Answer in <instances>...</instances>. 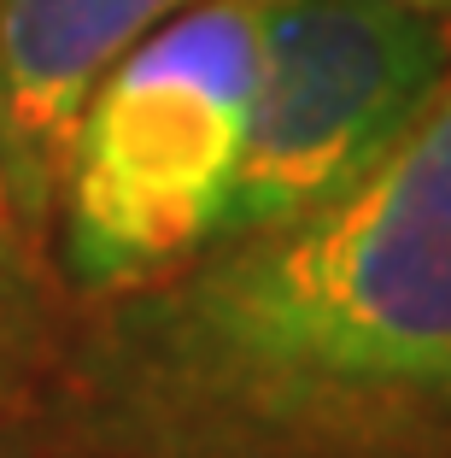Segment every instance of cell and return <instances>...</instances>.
I'll list each match as a JSON object with an SVG mask.
<instances>
[{
	"label": "cell",
	"instance_id": "obj_4",
	"mask_svg": "<svg viewBox=\"0 0 451 458\" xmlns=\"http://www.w3.org/2000/svg\"><path fill=\"white\" fill-rule=\"evenodd\" d=\"M194 0H0V165L29 206L59 182L82 100Z\"/></svg>",
	"mask_w": 451,
	"mask_h": 458
},
{
	"label": "cell",
	"instance_id": "obj_3",
	"mask_svg": "<svg viewBox=\"0 0 451 458\" xmlns=\"http://www.w3.org/2000/svg\"><path fill=\"white\" fill-rule=\"evenodd\" d=\"M451 77V30L398 0H258V77L217 235L270 229L358 182Z\"/></svg>",
	"mask_w": 451,
	"mask_h": 458
},
{
	"label": "cell",
	"instance_id": "obj_1",
	"mask_svg": "<svg viewBox=\"0 0 451 458\" xmlns=\"http://www.w3.org/2000/svg\"><path fill=\"white\" fill-rule=\"evenodd\" d=\"M54 423L94 458H451V77L334 200L106 294Z\"/></svg>",
	"mask_w": 451,
	"mask_h": 458
},
{
	"label": "cell",
	"instance_id": "obj_5",
	"mask_svg": "<svg viewBox=\"0 0 451 458\" xmlns=\"http://www.w3.org/2000/svg\"><path fill=\"white\" fill-rule=\"evenodd\" d=\"M398 6H411V13H422V18H434V24L451 30V0H398Z\"/></svg>",
	"mask_w": 451,
	"mask_h": 458
},
{
	"label": "cell",
	"instance_id": "obj_6",
	"mask_svg": "<svg viewBox=\"0 0 451 458\" xmlns=\"http://www.w3.org/2000/svg\"><path fill=\"white\" fill-rule=\"evenodd\" d=\"M65 458H94V453H65Z\"/></svg>",
	"mask_w": 451,
	"mask_h": 458
},
{
	"label": "cell",
	"instance_id": "obj_2",
	"mask_svg": "<svg viewBox=\"0 0 451 458\" xmlns=\"http://www.w3.org/2000/svg\"><path fill=\"white\" fill-rule=\"evenodd\" d=\"M258 77V0H194L94 82L65 141V270L88 294L217 242Z\"/></svg>",
	"mask_w": 451,
	"mask_h": 458
}]
</instances>
